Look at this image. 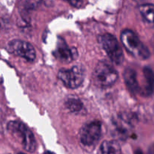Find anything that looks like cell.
<instances>
[{
    "instance_id": "1",
    "label": "cell",
    "mask_w": 154,
    "mask_h": 154,
    "mask_svg": "<svg viewBox=\"0 0 154 154\" xmlns=\"http://www.w3.org/2000/svg\"><path fill=\"white\" fill-rule=\"evenodd\" d=\"M7 128L25 150L29 152L35 150L36 142L35 137L31 130L25 124L20 121H11L8 123Z\"/></svg>"
},
{
    "instance_id": "2",
    "label": "cell",
    "mask_w": 154,
    "mask_h": 154,
    "mask_svg": "<svg viewBox=\"0 0 154 154\" xmlns=\"http://www.w3.org/2000/svg\"><path fill=\"white\" fill-rule=\"evenodd\" d=\"M121 41L125 49L136 58L146 60L149 57V51L140 40L137 35L130 29H125L121 33Z\"/></svg>"
},
{
    "instance_id": "3",
    "label": "cell",
    "mask_w": 154,
    "mask_h": 154,
    "mask_svg": "<svg viewBox=\"0 0 154 154\" xmlns=\"http://www.w3.org/2000/svg\"><path fill=\"white\" fill-rule=\"evenodd\" d=\"M93 81L100 88H106L113 85L118 79V73L112 64L101 60L96 65L93 72Z\"/></svg>"
},
{
    "instance_id": "4",
    "label": "cell",
    "mask_w": 154,
    "mask_h": 154,
    "mask_svg": "<svg viewBox=\"0 0 154 154\" xmlns=\"http://www.w3.org/2000/svg\"><path fill=\"white\" fill-rule=\"evenodd\" d=\"M99 42L112 63L119 65L123 62V51L114 35L110 33L101 35L99 37Z\"/></svg>"
},
{
    "instance_id": "5",
    "label": "cell",
    "mask_w": 154,
    "mask_h": 154,
    "mask_svg": "<svg viewBox=\"0 0 154 154\" xmlns=\"http://www.w3.org/2000/svg\"><path fill=\"white\" fill-rule=\"evenodd\" d=\"M101 136V123L99 121L88 122L82 127L79 133L81 143L91 149L98 143Z\"/></svg>"
},
{
    "instance_id": "6",
    "label": "cell",
    "mask_w": 154,
    "mask_h": 154,
    "mask_svg": "<svg viewBox=\"0 0 154 154\" xmlns=\"http://www.w3.org/2000/svg\"><path fill=\"white\" fill-rule=\"evenodd\" d=\"M57 75L65 86L74 89L82 85L85 78V71L81 66H74L69 69H60Z\"/></svg>"
},
{
    "instance_id": "7",
    "label": "cell",
    "mask_w": 154,
    "mask_h": 154,
    "mask_svg": "<svg viewBox=\"0 0 154 154\" xmlns=\"http://www.w3.org/2000/svg\"><path fill=\"white\" fill-rule=\"evenodd\" d=\"M112 134L121 140L128 137L132 128V120L126 113H119L112 119Z\"/></svg>"
},
{
    "instance_id": "8",
    "label": "cell",
    "mask_w": 154,
    "mask_h": 154,
    "mask_svg": "<svg viewBox=\"0 0 154 154\" xmlns=\"http://www.w3.org/2000/svg\"><path fill=\"white\" fill-rule=\"evenodd\" d=\"M8 50L29 62H32L35 59V51L33 46L26 41L20 39L11 41L8 45Z\"/></svg>"
},
{
    "instance_id": "9",
    "label": "cell",
    "mask_w": 154,
    "mask_h": 154,
    "mask_svg": "<svg viewBox=\"0 0 154 154\" xmlns=\"http://www.w3.org/2000/svg\"><path fill=\"white\" fill-rule=\"evenodd\" d=\"M53 54L57 59L64 63H69L78 57V51L75 47H69L63 39L58 38L55 51Z\"/></svg>"
},
{
    "instance_id": "10",
    "label": "cell",
    "mask_w": 154,
    "mask_h": 154,
    "mask_svg": "<svg viewBox=\"0 0 154 154\" xmlns=\"http://www.w3.org/2000/svg\"><path fill=\"white\" fill-rule=\"evenodd\" d=\"M123 77L127 87L133 94H137L140 92V88L137 82V74L134 69L129 67L126 68L124 71Z\"/></svg>"
},
{
    "instance_id": "11",
    "label": "cell",
    "mask_w": 154,
    "mask_h": 154,
    "mask_svg": "<svg viewBox=\"0 0 154 154\" xmlns=\"http://www.w3.org/2000/svg\"><path fill=\"white\" fill-rule=\"evenodd\" d=\"M97 154H122L120 145L116 140H104L100 144Z\"/></svg>"
},
{
    "instance_id": "12",
    "label": "cell",
    "mask_w": 154,
    "mask_h": 154,
    "mask_svg": "<svg viewBox=\"0 0 154 154\" xmlns=\"http://www.w3.org/2000/svg\"><path fill=\"white\" fill-rule=\"evenodd\" d=\"M143 72L145 79L144 92L146 95H151L154 91V72L147 66L143 68Z\"/></svg>"
},
{
    "instance_id": "13",
    "label": "cell",
    "mask_w": 154,
    "mask_h": 154,
    "mask_svg": "<svg viewBox=\"0 0 154 154\" xmlns=\"http://www.w3.org/2000/svg\"><path fill=\"white\" fill-rule=\"evenodd\" d=\"M139 11L146 21L154 24V5L143 4L139 7Z\"/></svg>"
},
{
    "instance_id": "14",
    "label": "cell",
    "mask_w": 154,
    "mask_h": 154,
    "mask_svg": "<svg viewBox=\"0 0 154 154\" xmlns=\"http://www.w3.org/2000/svg\"><path fill=\"white\" fill-rule=\"evenodd\" d=\"M65 106L69 111L72 112H79L83 107L82 101L79 98L75 97H70L65 101Z\"/></svg>"
},
{
    "instance_id": "15",
    "label": "cell",
    "mask_w": 154,
    "mask_h": 154,
    "mask_svg": "<svg viewBox=\"0 0 154 154\" xmlns=\"http://www.w3.org/2000/svg\"><path fill=\"white\" fill-rule=\"evenodd\" d=\"M65 1L69 2L71 5L75 7V8H79L83 2V0H65Z\"/></svg>"
},
{
    "instance_id": "16",
    "label": "cell",
    "mask_w": 154,
    "mask_h": 154,
    "mask_svg": "<svg viewBox=\"0 0 154 154\" xmlns=\"http://www.w3.org/2000/svg\"><path fill=\"white\" fill-rule=\"evenodd\" d=\"M134 154H143V153L140 149H137V150L135 151V152H134Z\"/></svg>"
},
{
    "instance_id": "17",
    "label": "cell",
    "mask_w": 154,
    "mask_h": 154,
    "mask_svg": "<svg viewBox=\"0 0 154 154\" xmlns=\"http://www.w3.org/2000/svg\"><path fill=\"white\" fill-rule=\"evenodd\" d=\"M44 154H54V152H51V151H46V152H45Z\"/></svg>"
},
{
    "instance_id": "18",
    "label": "cell",
    "mask_w": 154,
    "mask_h": 154,
    "mask_svg": "<svg viewBox=\"0 0 154 154\" xmlns=\"http://www.w3.org/2000/svg\"><path fill=\"white\" fill-rule=\"evenodd\" d=\"M150 151H151V152H152V154H154V145L152 146V148H151Z\"/></svg>"
},
{
    "instance_id": "19",
    "label": "cell",
    "mask_w": 154,
    "mask_h": 154,
    "mask_svg": "<svg viewBox=\"0 0 154 154\" xmlns=\"http://www.w3.org/2000/svg\"><path fill=\"white\" fill-rule=\"evenodd\" d=\"M18 154H25V153H23V152H19Z\"/></svg>"
}]
</instances>
